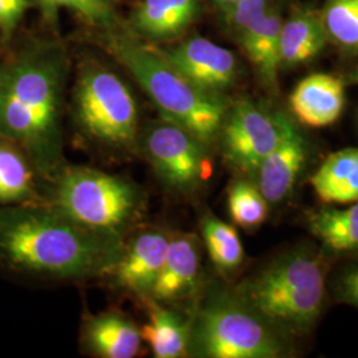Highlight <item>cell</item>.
<instances>
[{
	"label": "cell",
	"instance_id": "cell-5",
	"mask_svg": "<svg viewBox=\"0 0 358 358\" xmlns=\"http://www.w3.org/2000/svg\"><path fill=\"white\" fill-rule=\"evenodd\" d=\"M55 205L93 230L122 238L141 206L131 182L90 167H66L56 176Z\"/></svg>",
	"mask_w": 358,
	"mask_h": 358
},
{
	"label": "cell",
	"instance_id": "cell-31",
	"mask_svg": "<svg viewBox=\"0 0 358 358\" xmlns=\"http://www.w3.org/2000/svg\"><path fill=\"white\" fill-rule=\"evenodd\" d=\"M217 1L220 7H223L224 10H227L232 4H235L238 0H217Z\"/></svg>",
	"mask_w": 358,
	"mask_h": 358
},
{
	"label": "cell",
	"instance_id": "cell-18",
	"mask_svg": "<svg viewBox=\"0 0 358 358\" xmlns=\"http://www.w3.org/2000/svg\"><path fill=\"white\" fill-rule=\"evenodd\" d=\"M282 22L279 13L269 8L257 19L243 35L241 41L250 60L266 81L273 84L278 76L280 62V32Z\"/></svg>",
	"mask_w": 358,
	"mask_h": 358
},
{
	"label": "cell",
	"instance_id": "cell-22",
	"mask_svg": "<svg viewBox=\"0 0 358 358\" xmlns=\"http://www.w3.org/2000/svg\"><path fill=\"white\" fill-rule=\"evenodd\" d=\"M34 195V174L23 153L11 142H0V202L19 203Z\"/></svg>",
	"mask_w": 358,
	"mask_h": 358
},
{
	"label": "cell",
	"instance_id": "cell-20",
	"mask_svg": "<svg viewBox=\"0 0 358 358\" xmlns=\"http://www.w3.org/2000/svg\"><path fill=\"white\" fill-rule=\"evenodd\" d=\"M325 27L310 13H296L282 23L280 32V62L294 65L316 56L325 43Z\"/></svg>",
	"mask_w": 358,
	"mask_h": 358
},
{
	"label": "cell",
	"instance_id": "cell-25",
	"mask_svg": "<svg viewBox=\"0 0 358 358\" xmlns=\"http://www.w3.org/2000/svg\"><path fill=\"white\" fill-rule=\"evenodd\" d=\"M324 27L341 45L358 48V0H329L324 13Z\"/></svg>",
	"mask_w": 358,
	"mask_h": 358
},
{
	"label": "cell",
	"instance_id": "cell-21",
	"mask_svg": "<svg viewBox=\"0 0 358 358\" xmlns=\"http://www.w3.org/2000/svg\"><path fill=\"white\" fill-rule=\"evenodd\" d=\"M310 231L322 243L334 251H350L358 248V202L349 208H328L315 214Z\"/></svg>",
	"mask_w": 358,
	"mask_h": 358
},
{
	"label": "cell",
	"instance_id": "cell-13",
	"mask_svg": "<svg viewBox=\"0 0 358 358\" xmlns=\"http://www.w3.org/2000/svg\"><path fill=\"white\" fill-rule=\"evenodd\" d=\"M199 269V243L195 235H170L164 266L149 297L167 303L190 296L196 288Z\"/></svg>",
	"mask_w": 358,
	"mask_h": 358
},
{
	"label": "cell",
	"instance_id": "cell-7",
	"mask_svg": "<svg viewBox=\"0 0 358 358\" xmlns=\"http://www.w3.org/2000/svg\"><path fill=\"white\" fill-rule=\"evenodd\" d=\"M77 118L93 140L129 149L137 142L138 110L127 84L103 68L85 71L76 87Z\"/></svg>",
	"mask_w": 358,
	"mask_h": 358
},
{
	"label": "cell",
	"instance_id": "cell-11",
	"mask_svg": "<svg viewBox=\"0 0 358 358\" xmlns=\"http://www.w3.org/2000/svg\"><path fill=\"white\" fill-rule=\"evenodd\" d=\"M170 235L165 231L145 230L124 244L121 255L109 272L118 289L149 297L165 262Z\"/></svg>",
	"mask_w": 358,
	"mask_h": 358
},
{
	"label": "cell",
	"instance_id": "cell-29",
	"mask_svg": "<svg viewBox=\"0 0 358 358\" xmlns=\"http://www.w3.org/2000/svg\"><path fill=\"white\" fill-rule=\"evenodd\" d=\"M341 294L345 301L358 307V267L349 271L343 278Z\"/></svg>",
	"mask_w": 358,
	"mask_h": 358
},
{
	"label": "cell",
	"instance_id": "cell-1",
	"mask_svg": "<svg viewBox=\"0 0 358 358\" xmlns=\"http://www.w3.org/2000/svg\"><path fill=\"white\" fill-rule=\"evenodd\" d=\"M122 248V238L87 227L56 207L0 211V259L19 271L57 279L105 276Z\"/></svg>",
	"mask_w": 358,
	"mask_h": 358
},
{
	"label": "cell",
	"instance_id": "cell-16",
	"mask_svg": "<svg viewBox=\"0 0 358 358\" xmlns=\"http://www.w3.org/2000/svg\"><path fill=\"white\" fill-rule=\"evenodd\" d=\"M148 322L141 331L142 340L150 346L154 357L179 358L190 349L192 322L178 313L162 307L159 301L146 297Z\"/></svg>",
	"mask_w": 358,
	"mask_h": 358
},
{
	"label": "cell",
	"instance_id": "cell-3",
	"mask_svg": "<svg viewBox=\"0 0 358 358\" xmlns=\"http://www.w3.org/2000/svg\"><path fill=\"white\" fill-rule=\"evenodd\" d=\"M110 51L165 120L186 129L206 146L214 141L226 117L224 103L217 94L194 85L158 50L117 38L110 43Z\"/></svg>",
	"mask_w": 358,
	"mask_h": 358
},
{
	"label": "cell",
	"instance_id": "cell-15",
	"mask_svg": "<svg viewBox=\"0 0 358 358\" xmlns=\"http://www.w3.org/2000/svg\"><path fill=\"white\" fill-rule=\"evenodd\" d=\"M84 343L103 358H133L141 349V331L125 315L109 310L90 316L84 325Z\"/></svg>",
	"mask_w": 358,
	"mask_h": 358
},
{
	"label": "cell",
	"instance_id": "cell-14",
	"mask_svg": "<svg viewBox=\"0 0 358 358\" xmlns=\"http://www.w3.org/2000/svg\"><path fill=\"white\" fill-rule=\"evenodd\" d=\"M296 117L308 127L322 128L338 120L344 109L345 92L338 77L315 73L294 88L289 99Z\"/></svg>",
	"mask_w": 358,
	"mask_h": 358
},
{
	"label": "cell",
	"instance_id": "cell-8",
	"mask_svg": "<svg viewBox=\"0 0 358 358\" xmlns=\"http://www.w3.org/2000/svg\"><path fill=\"white\" fill-rule=\"evenodd\" d=\"M142 145L158 178L173 190L190 192L211 173L206 145L174 122L152 125Z\"/></svg>",
	"mask_w": 358,
	"mask_h": 358
},
{
	"label": "cell",
	"instance_id": "cell-12",
	"mask_svg": "<svg viewBox=\"0 0 358 358\" xmlns=\"http://www.w3.org/2000/svg\"><path fill=\"white\" fill-rule=\"evenodd\" d=\"M306 155L307 148L303 136L285 118L280 141L267 154L256 171L257 187L268 203L280 202L292 190Z\"/></svg>",
	"mask_w": 358,
	"mask_h": 358
},
{
	"label": "cell",
	"instance_id": "cell-24",
	"mask_svg": "<svg viewBox=\"0 0 358 358\" xmlns=\"http://www.w3.org/2000/svg\"><path fill=\"white\" fill-rule=\"evenodd\" d=\"M229 211L235 224L252 229L266 220L268 202L257 186L247 180H236L229 192Z\"/></svg>",
	"mask_w": 358,
	"mask_h": 358
},
{
	"label": "cell",
	"instance_id": "cell-2",
	"mask_svg": "<svg viewBox=\"0 0 358 358\" xmlns=\"http://www.w3.org/2000/svg\"><path fill=\"white\" fill-rule=\"evenodd\" d=\"M60 65L27 59L0 69V136L29 154L50 177L63 159L59 128Z\"/></svg>",
	"mask_w": 358,
	"mask_h": 358
},
{
	"label": "cell",
	"instance_id": "cell-28",
	"mask_svg": "<svg viewBox=\"0 0 358 358\" xmlns=\"http://www.w3.org/2000/svg\"><path fill=\"white\" fill-rule=\"evenodd\" d=\"M28 6V0H0V28L7 34L11 32Z\"/></svg>",
	"mask_w": 358,
	"mask_h": 358
},
{
	"label": "cell",
	"instance_id": "cell-17",
	"mask_svg": "<svg viewBox=\"0 0 358 358\" xmlns=\"http://www.w3.org/2000/svg\"><path fill=\"white\" fill-rule=\"evenodd\" d=\"M310 185L324 203L358 202V149L331 154L310 178Z\"/></svg>",
	"mask_w": 358,
	"mask_h": 358
},
{
	"label": "cell",
	"instance_id": "cell-27",
	"mask_svg": "<svg viewBox=\"0 0 358 358\" xmlns=\"http://www.w3.org/2000/svg\"><path fill=\"white\" fill-rule=\"evenodd\" d=\"M56 3L76 11L90 23L105 24L110 20L109 8L103 0H56Z\"/></svg>",
	"mask_w": 358,
	"mask_h": 358
},
{
	"label": "cell",
	"instance_id": "cell-19",
	"mask_svg": "<svg viewBox=\"0 0 358 358\" xmlns=\"http://www.w3.org/2000/svg\"><path fill=\"white\" fill-rule=\"evenodd\" d=\"M196 8V0H143L136 13V24L150 38H173L189 27Z\"/></svg>",
	"mask_w": 358,
	"mask_h": 358
},
{
	"label": "cell",
	"instance_id": "cell-9",
	"mask_svg": "<svg viewBox=\"0 0 358 358\" xmlns=\"http://www.w3.org/2000/svg\"><path fill=\"white\" fill-rule=\"evenodd\" d=\"M285 118L282 115H269L255 103H236L220 128L226 159L244 173H256L262 161L280 141Z\"/></svg>",
	"mask_w": 358,
	"mask_h": 358
},
{
	"label": "cell",
	"instance_id": "cell-26",
	"mask_svg": "<svg viewBox=\"0 0 358 358\" xmlns=\"http://www.w3.org/2000/svg\"><path fill=\"white\" fill-rule=\"evenodd\" d=\"M269 0H238L226 10L227 22L232 31L239 36L268 11Z\"/></svg>",
	"mask_w": 358,
	"mask_h": 358
},
{
	"label": "cell",
	"instance_id": "cell-6",
	"mask_svg": "<svg viewBox=\"0 0 358 358\" xmlns=\"http://www.w3.org/2000/svg\"><path fill=\"white\" fill-rule=\"evenodd\" d=\"M190 349L210 358H276L282 355L280 344L260 319L230 299H217L199 310L192 322Z\"/></svg>",
	"mask_w": 358,
	"mask_h": 358
},
{
	"label": "cell",
	"instance_id": "cell-30",
	"mask_svg": "<svg viewBox=\"0 0 358 358\" xmlns=\"http://www.w3.org/2000/svg\"><path fill=\"white\" fill-rule=\"evenodd\" d=\"M43 13L47 20L55 22L56 20V11H57V3L56 0H38Z\"/></svg>",
	"mask_w": 358,
	"mask_h": 358
},
{
	"label": "cell",
	"instance_id": "cell-4",
	"mask_svg": "<svg viewBox=\"0 0 358 358\" xmlns=\"http://www.w3.org/2000/svg\"><path fill=\"white\" fill-rule=\"evenodd\" d=\"M248 306L267 320L304 331L320 315L324 278L320 263L294 254L264 269L243 289Z\"/></svg>",
	"mask_w": 358,
	"mask_h": 358
},
{
	"label": "cell",
	"instance_id": "cell-10",
	"mask_svg": "<svg viewBox=\"0 0 358 358\" xmlns=\"http://www.w3.org/2000/svg\"><path fill=\"white\" fill-rule=\"evenodd\" d=\"M179 73L201 90L217 94L229 90L236 77L232 52L205 38H192L174 48L159 51Z\"/></svg>",
	"mask_w": 358,
	"mask_h": 358
},
{
	"label": "cell",
	"instance_id": "cell-23",
	"mask_svg": "<svg viewBox=\"0 0 358 358\" xmlns=\"http://www.w3.org/2000/svg\"><path fill=\"white\" fill-rule=\"evenodd\" d=\"M202 235L208 255L217 269L229 272L241 266L243 245L234 226L208 215L202 223Z\"/></svg>",
	"mask_w": 358,
	"mask_h": 358
}]
</instances>
